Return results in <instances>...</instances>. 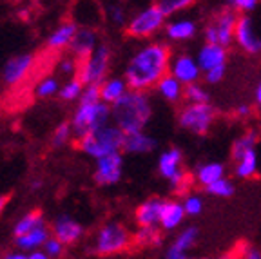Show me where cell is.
<instances>
[{"mask_svg": "<svg viewBox=\"0 0 261 259\" xmlns=\"http://www.w3.org/2000/svg\"><path fill=\"white\" fill-rule=\"evenodd\" d=\"M133 243L142 248H156L163 243V230L160 227H138L133 234Z\"/></svg>", "mask_w": 261, "mask_h": 259, "instance_id": "28", "label": "cell"}, {"mask_svg": "<svg viewBox=\"0 0 261 259\" xmlns=\"http://www.w3.org/2000/svg\"><path fill=\"white\" fill-rule=\"evenodd\" d=\"M225 74H227V65H221V67H214L211 71H207V73H203V80L211 85H216L223 80Z\"/></svg>", "mask_w": 261, "mask_h": 259, "instance_id": "43", "label": "cell"}, {"mask_svg": "<svg viewBox=\"0 0 261 259\" xmlns=\"http://www.w3.org/2000/svg\"><path fill=\"white\" fill-rule=\"evenodd\" d=\"M198 64H200L201 71L207 73L214 67H221V65H227V58H228V51L227 47L218 44H211V42H205L200 49H198Z\"/></svg>", "mask_w": 261, "mask_h": 259, "instance_id": "19", "label": "cell"}, {"mask_svg": "<svg viewBox=\"0 0 261 259\" xmlns=\"http://www.w3.org/2000/svg\"><path fill=\"white\" fill-rule=\"evenodd\" d=\"M192 178H194L196 185L207 189L208 185L216 183L218 179L225 178V165L220 162H203L198 163L192 172Z\"/></svg>", "mask_w": 261, "mask_h": 259, "instance_id": "24", "label": "cell"}, {"mask_svg": "<svg viewBox=\"0 0 261 259\" xmlns=\"http://www.w3.org/2000/svg\"><path fill=\"white\" fill-rule=\"evenodd\" d=\"M154 89L162 100H165L167 103H172V106L181 103L185 100V85L176 80L172 74H165L158 82V85H156Z\"/></svg>", "mask_w": 261, "mask_h": 259, "instance_id": "25", "label": "cell"}, {"mask_svg": "<svg viewBox=\"0 0 261 259\" xmlns=\"http://www.w3.org/2000/svg\"><path fill=\"white\" fill-rule=\"evenodd\" d=\"M78 25L73 20L62 22L58 28H55L51 31V35L47 37V47L51 51H62V49H69L73 44L74 37L78 33Z\"/></svg>", "mask_w": 261, "mask_h": 259, "instance_id": "21", "label": "cell"}, {"mask_svg": "<svg viewBox=\"0 0 261 259\" xmlns=\"http://www.w3.org/2000/svg\"><path fill=\"white\" fill-rule=\"evenodd\" d=\"M254 103H256V107L261 111V80L256 84V89H254Z\"/></svg>", "mask_w": 261, "mask_h": 259, "instance_id": "48", "label": "cell"}, {"mask_svg": "<svg viewBox=\"0 0 261 259\" xmlns=\"http://www.w3.org/2000/svg\"><path fill=\"white\" fill-rule=\"evenodd\" d=\"M257 142H259L257 131L249 129V131H245V133H241L238 138H234L232 145H230V158H232L234 162H238L240 158H243L245 154L256 150Z\"/></svg>", "mask_w": 261, "mask_h": 259, "instance_id": "27", "label": "cell"}, {"mask_svg": "<svg viewBox=\"0 0 261 259\" xmlns=\"http://www.w3.org/2000/svg\"><path fill=\"white\" fill-rule=\"evenodd\" d=\"M6 205H8V196H2V194H0V214L4 212Z\"/></svg>", "mask_w": 261, "mask_h": 259, "instance_id": "51", "label": "cell"}, {"mask_svg": "<svg viewBox=\"0 0 261 259\" xmlns=\"http://www.w3.org/2000/svg\"><path fill=\"white\" fill-rule=\"evenodd\" d=\"M198 238H200V232H198V228H196V227H187V228H184L181 232H178V234H176L172 245H174V247H178L179 250L189 252L196 245Z\"/></svg>", "mask_w": 261, "mask_h": 259, "instance_id": "35", "label": "cell"}, {"mask_svg": "<svg viewBox=\"0 0 261 259\" xmlns=\"http://www.w3.org/2000/svg\"><path fill=\"white\" fill-rule=\"evenodd\" d=\"M172 53L167 42H147L135 51L123 71L129 89L147 91L154 89L158 82L169 74Z\"/></svg>", "mask_w": 261, "mask_h": 259, "instance_id": "1", "label": "cell"}, {"mask_svg": "<svg viewBox=\"0 0 261 259\" xmlns=\"http://www.w3.org/2000/svg\"><path fill=\"white\" fill-rule=\"evenodd\" d=\"M232 113H234V116H236V118H240V120H245V118L252 116L254 109H252V106H250V103H238V106L234 107Z\"/></svg>", "mask_w": 261, "mask_h": 259, "instance_id": "45", "label": "cell"}, {"mask_svg": "<svg viewBox=\"0 0 261 259\" xmlns=\"http://www.w3.org/2000/svg\"><path fill=\"white\" fill-rule=\"evenodd\" d=\"M28 259H51V257H49V255L45 254V252L40 248V250H33V252H29V254H28Z\"/></svg>", "mask_w": 261, "mask_h": 259, "instance_id": "49", "label": "cell"}, {"mask_svg": "<svg viewBox=\"0 0 261 259\" xmlns=\"http://www.w3.org/2000/svg\"><path fill=\"white\" fill-rule=\"evenodd\" d=\"M238 18H240V15L227 6L218 9L203 28L205 42L223 45V47L228 49L234 44V31H236Z\"/></svg>", "mask_w": 261, "mask_h": 259, "instance_id": "9", "label": "cell"}, {"mask_svg": "<svg viewBox=\"0 0 261 259\" xmlns=\"http://www.w3.org/2000/svg\"><path fill=\"white\" fill-rule=\"evenodd\" d=\"M0 259H2V257H0Z\"/></svg>", "mask_w": 261, "mask_h": 259, "instance_id": "54", "label": "cell"}, {"mask_svg": "<svg viewBox=\"0 0 261 259\" xmlns=\"http://www.w3.org/2000/svg\"><path fill=\"white\" fill-rule=\"evenodd\" d=\"M40 185H42L40 179H35V182H31V189H33V191H37V189H40Z\"/></svg>", "mask_w": 261, "mask_h": 259, "instance_id": "52", "label": "cell"}, {"mask_svg": "<svg viewBox=\"0 0 261 259\" xmlns=\"http://www.w3.org/2000/svg\"><path fill=\"white\" fill-rule=\"evenodd\" d=\"M106 15L111 24H114L116 28H127V24H129V13H127V8L122 2H111V4H107Z\"/></svg>", "mask_w": 261, "mask_h": 259, "instance_id": "33", "label": "cell"}, {"mask_svg": "<svg viewBox=\"0 0 261 259\" xmlns=\"http://www.w3.org/2000/svg\"><path fill=\"white\" fill-rule=\"evenodd\" d=\"M185 101L187 103H208L211 101V94H208L207 87L198 82V84L185 87Z\"/></svg>", "mask_w": 261, "mask_h": 259, "instance_id": "38", "label": "cell"}, {"mask_svg": "<svg viewBox=\"0 0 261 259\" xmlns=\"http://www.w3.org/2000/svg\"><path fill=\"white\" fill-rule=\"evenodd\" d=\"M64 247H65V245L62 243V241H58L55 236H51V238L45 241V245H44V248H42V250H44L51 259H57V257H60V255L64 254Z\"/></svg>", "mask_w": 261, "mask_h": 259, "instance_id": "42", "label": "cell"}, {"mask_svg": "<svg viewBox=\"0 0 261 259\" xmlns=\"http://www.w3.org/2000/svg\"><path fill=\"white\" fill-rule=\"evenodd\" d=\"M73 140H74V134H73L71 122H62L60 125H57L53 134H51V145L55 149H62V147L69 145Z\"/></svg>", "mask_w": 261, "mask_h": 259, "instance_id": "34", "label": "cell"}, {"mask_svg": "<svg viewBox=\"0 0 261 259\" xmlns=\"http://www.w3.org/2000/svg\"><path fill=\"white\" fill-rule=\"evenodd\" d=\"M261 0H225V6L236 11L238 15H249L259 6Z\"/></svg>", "mask_w": 261, "mask_h": 259, "instance_id": "40", "label": "cell"}, {"mask_svg": "<svg viewBox=\"0 0 261 259\" xmlns=\"http://www.w3.org/2000/svg\"><path fill=\"white\" fill-rule=\"evenodd\" d=\"M156 169H158V174L165 182H169L174 194L181 196V198L187 196L191 187L194 185L192 172L185 169V156L178 147H169V149L162 150L158 156Z\"/></svg>", "mask_w": 261, "mask_h": 259, "instance_id": "4", "label": "cell"}, {"mask_svg": "<svg viewBox=\"0 0 261 259\" xmlns=\"http://www.w3.org/2000/svg\"><path fill=\"white\" fill-rule=\"evenodd\" d=\"M33 67H35V57L31 53H22L16 55V57H11L2 67V82L8 87H15V85L22 84L29 76Z\"/></svg>", "mask_w": 261, "mask_h": 259, "instance_id": "14", "label": "cell"}, {"mask_svg": "<svg viewBox=\"0 0 261 259\" xmlns=\"http://www.w3.org/2000/svg\"><path fill=\"white\" fill-rule=\"evenodd\" d=\"M196 2H198V0H158L156 4L162 8V11L167 16H174V15H178V13L191 9Z\"/></svg>", "mask_w": 261, "mask_h": 259, "instance_id": "37", "label": "cell"}, {"mask_svg": "<svg viewBox=\"0 0 261 259\" xmlns=\"http://www.w3.org/2000/svg\"><path fill=\"white\" fill-rule=\"evenodd\" d=\"M129 85H127L123 76H109L100 84V98L107 106H114L120 101L127 93H129Z\"/></svg>", "mask_w": 261, "mask_h": 259, "instance_id": "23", "label": "cell"}, {"mask_svg": "<svg viewBox=\"0 0 261 259\" xmlns=\"http://www.w3.org/2000/svg\"><path fill=\"white\" fill-rule=\"evenodd\" d=\"M156 140L145 131H136L129 133L123 138V149L122 152L127 154H149L156 149Z\"/></svg>", "mask_w": 261, "mask_h": 259, "instance_id": "22", "label": "cell"}, {"mask_svg": "<svg viewBox=\"0 0 261 259\" xmlns=\"http://www.w3.org/2000/svg\"><path fill=\"white\" fill-rule=\"evenodd\" d=\"M205 192H207L208 196H212V198H230V196L234 194V183L230 182V179L225 176V178L218 179L216 183H212V185H208L207 189H203Z\"/></svg>", "mask_w": 261, "mask_h": 259, "instance_id": "36", "label": "cell"}, {"mask_svg": "<svg viewBox=\"0 0 261 259\" xmlns=\"http://www.w3.org/2000/svg\"><path fill=\"white\" fill-rule=\"evenodd\" d=\"M241 259H261V250L254 247H247L241 254Z\"/></svg>", "mask_w": 261, "mask_h": 259, "instance_id": "47", "label": "cell"}, {"mask_svg": "<svg viewBox=\"0 0 261 259\" xmlns=\"http://www.w3.org/2000/svg\"><path fill=\"white\" fill-rule=\"evenodd\" d=\"M69 122L71 127H73L74 140H80V138H84L91 131L113 122L111 106L103 103L102 100L93 101V103H78Z\"/></svg>", "mask_w": 261, "mask_h": 259, "instance_id": "5", "label": "cell"}, {"mask_svg": "<svg viewBox=\"0 0 261 259\" xmlns=\"http://www.w3.org/2000/svg\"><path fill=\"white\" fill-rule=\"evenodd\" d=\"M100 85H86L84 94H82L78 103H93V101H100Z\"/></svg>", "mask_w": 261, "mask_h": 259, "instance_id": "44", "label": "cell"}, {"mask_svg": "<svg viewBox=\"0 0 261 259\" xmlns=\"http://www.w3.org/2000/svg\"><path fill=\"white\" fill-rule=\"evenodd\" d=\"M257 169H259V160H257V152L245 154L243 158L234 162V176L238 179H252L257 176Z\"/></svg>", "mask_w": 261, "mask_h": 259, "instance_id": "29", "label": "cell"}, {"mask_svg": "<svg viewBox=\"0 0 261 259\" xmlns=\"http://www.w3.org/2000/svg\"><path fill=\"white\" fill-rule=\"evenodd\" d=\"M123 176V154L114 152L109 156L96 160L94 162L93 179L98 187H111L122 179Z\"/></svg>", "mask_w": 261, "mask_h": 259, "instance_id": "12", "label": "cell"}, {"mask_svg": "<svg viewBox=\"0 0 261 259\" xmlns=\"http://www.w3.org/2000/svg\"><path fill=\"white\" fill-rule=\"evenodd\" d=\"M167 18L169 16L162 11L158 4L145 6L129 18V24L125 28L127 37L135 40H149L165 29Z\"/></svg>", "mask_w": 261, "mask_h": 259, "instance_id": "6", "label": "cell"}, {"mask_svg": "<svg viewBox=\"0 0 261 259\" xmlns=\"http://www.w3.org/2000/svg\"><path fill=\"white\" fill-rule=\"evenodd\" d=\"M51 238V228L49 227H40L37 230H31L24 236H16L15 243L18 247V250L22 252H33V250H40L44 248L45 241Z\"/></svg>", "mask_w": 261, "mask_h": 259, "instance_id": "26", "label": "cell"}, {"mask_svg": "<svg viewBox=\"0 0 261 259\" xmlns=\"http://www.w3.org/2000/svg\"><path fill=\"white\" fill-rule=\"evenodd\" d=\"M181 203H184V209H185V212H187V216H191V218L200 216L201 212H203V199L198 194L189 192L187 196L181 198Z\"/></svg>", "mask_w": 261, "mask_h": 259, "instance_id": "39", "label": "cell"}, {"mask_svg": "<svg viewBox=\"0 0 261 259\" xmlns=\"http://www.w3.org/2000/svg\"><path fill=\"white\" fill-rule=\"evenodd\" d=\"M2 259H28V254H25V252H22V250H18V252H9V254H6Z\"/></svg>", "mask_w": 261, "mask_h": 259, "instance_id": "50", "label": "cell"}, {"mask_svg": "<svg viewBox=\"0 0 261 259\" xmlns=\"http://www.w3.org/2000/svg\"><path fill=\"white\" fill-rule=\"evenodd\" d=\"M40 227H47L44 214H42L40 211H31V212H28V214H24L15 223L13 232H15V238H16V236H24V234H28V232L37 230V228H40Z\"/></svg>", "mask_w": 261, "mask_h": 259, "instance_id": "30", "label": "cell"}, {"mask_svg": "<svg viewBox=\"0 0 261 259\" xmlns=\"http://www.w3.org/2000/svg\"><path fill=\"white\" fill-rule=\"evenodd\" d=\"M51 236H55L64 245H74L84 238V227L74 218L62 214L51 223Z\"/></svg>", "mask_w": 261, "mask_h": 259, "instance_id": "16", "label": "cell"}, {"mask_svg": "<svg viewBox=\"0 0 261 259\" xmlns=\"http://www.w3.org/2000/svg\"><path fill=\"white\" fill-rule=\"evenodd\" d=\"M198 31H200L198 22L187 16H179V18L167 20L163 35H165V40L171 44H184V42H191L192 38H196Z\"/></svg>", "mask_w": 261, "mask_h": 259, "instance_id": "15", "label": "cell"}, {"mask_svg": "<svg viewBox=\"0 0 261 259\" xmlns=\"http://www.w3.org/2000/svg\"><path fill=\"white\" fill-rule=\"evenodd\" d=\"M113 123L125 134L145 131L147 123L152 118V101L151 96L143 91L130 89L120 101L111 106Z\"/></svg>", "mask_w": 261, "mask_h": 259, "instance_id": "2", "label": "cell"}, {"mask_svg": "<svg viewBox=\"0 0 261 259\" xmlns=\"http://www.w3.org/2000/svg\"><path fill=\"white\" fill-rule=\"evenodd\" d=\"M60 87H62V84L58 82L57 76H45L37 84L35 94H37V98H40V100H49V98L57 96V94L60 93Z\"/></svg>", "mask_w": 261, "mask_h": 259, "instance_id": "32", "label": "cell"}, {"mask_svg": "<svg viewBox=\"0 0 261 259\" xmlns=\"http://www.w3.org/2000/svg\"><path fill=\"white\" fill-rule=\"evenodd\" d=\"M234 45L249 57L261 55V35L254 28V20L249 15H240L234 31Z\"/></svg>", "mask_w": 261, "mask_h": 259, "instance_id": "11", "label": "cell"}, {"mask_svg": "<svg viewBox=\"0 0 261 259\" xmlns=\"http://www.w3.org/2000/svg\"><path fill=\"white\" fill-rule=\"evenodd\" d=\"M179 129L187 131L194 136H205L216 122V109L212 103H187L184 101L176 114Z\"/></svg>", "mask_w": 261, "mask_h": 259, "instance_id": "7", "label": "cell"}, {"mask_svg": "<svg viewBox=\"0 0 261 259\" xmlns=\"http://www.w3.org/2000/svg\"><path fill=\"white\" fill-rule=\"evenodd\" d=\"M194 259H220V257H194Z\"/></svg>", "mask_w": 261, "mask_h": 259, "instance_id": "53", "label": "cell"}, {"mask_svg": "<svg viewBox=\"0 0 261 259\" xmlns=\"http://www.w3.org/2000/svg\"><path fill=\"white\" fill-rule=\"evenodd\" d=\"M133 245V234L120 221H109L98 228L93 241V250L100 255H113L127 250Z\"/></svg>", "mask_w": 261, "mask_h": 259, "instance_id": "8", "label": "cell"}, {"mask_svg": "<svg viewBox=\"0 0 261 259\" xmlns=\"http://www.w3.org/2000/svg\"><path fill=\"white\" fill-rule=\"evenodd\" d=\"M100 45V37H98V31L93 28H80L74 37L73 44H71L69 51L71 57H74L78 62L86 60L94 49Z\"/></svg>", "mask_w": 261, "mask_h": 259, "instance_id": "17", "label": "cell"}, {"mask_svg": "<svg viewBox=\"0 0 261 259\" xmlns=\"http://www.w3.org/2000/svg\"><path fill=\"white\" fill-rule=\"evenodd\" d=\"M169 74H172L176 80L181 82L187 87V85L198 84L200 78L203 76V71H201L196 57H192L189 53H178V55H172Z\"/></svg>", "mask_w": 261, "mask_h": 259, "instance_id": "13", "label": "cell"}, {"mask_svg": "<svg viewBox=\"0 0 261 259\" xmlns=\"http://www.w3.org/2000/svg\"><path fill=\"white\" fill-rule=\"evenodd\" d=\"M84 89H86V85H84V82L78 76L67 78V80L62 84L58 96L64 101H80L82 94H84Z\"/></svg>", "mask_w": 261, "mask_h": 259, "instance_id": "31", "label": "cell"}, {"mask_svg": "<svg viewBox=\"0 0 261 259\" xmlns=\"http://www.w3.org/2000/svg\"><path fill=\"white\" fill-rule=\"evenodd\" d=\"M163 259H189L187 252L179 250L178 247H174V245H171V247L165 250V257Z\"/></svg>", "mask_w": 261, "mask_h": 259, "instance_id": "46", "label": "cell"}, {"mask_svg": "<svg viewBox=\"0 0 261 259\" xmlns=\"http://www.w3.org/2000/svg\"><path fill=\"white\" fill-rule=\"evenodd\" d=\"M187 218V212L184 209V203L179 199H165L162 211V219H160V228L163 232H172L181 227V223Z\"/></svg>", "mask_w": 261, "mask_h": 259, "instance_id": "20", "label": "cell"}, {"mask_svg": "<svg viewBox=\"0 0 261 259\" xmlns=\"http://www.w3.org/2000/svg\"><path fill=\"white\" fill-rule=\"evenodd\" d=\"M111 58V47L107 44H100L86 60L78 64L76 76L84 82V85H100L106 78H109Z\"/></svg>", "mask_w": 261, "mask_h": 259, "instance_id": "10", "label": "cell"}, {"mask_svg": "<svg viewBox=\"0 0 261 259\" xmlns=\"http://www.w3.org/2000/svg\"><path fill=\"white\" fill-rule=\"evenodd\" d=\"M123 138H125V133L111 122L107 125L98 127V129L87 133L80 140H76V147L86 156H89V158H93L96 162V160L109 156V154L122 152Z\"/></svg>", "mask_w": 261, "mask_h": 259, "instance_id": "3", "label": "cell"}, {"mask_svg": "<svg viewBox=\"0 0 261 259\" xmlns=\"http://www.w3.org/2000/svg\"><path fill=\"white\" fill-rule=\"evenodd\" d=\"M163 198H149L140 203L135 211V221L138 227H160L163 211Z\"/></svg>", "mask_w": 261, "mask_h": 259, "instance_id": "18", "label": "cell"}, {"mask_svg": "<svg viewBox=\"0 0 261 259\" xmlns=\"http://www.w3.org/2000/svg\"><path fill=\"white\" fill-rule=\"evenodd\" d=\"M78 64H80V62L74 57L60 58V62H58V73L67 78H74L78 74Z\"/></svg>", "mask_w": 261, "mask_h": 259, "instance_id": "41", "label": "cell"}]
</instances>
